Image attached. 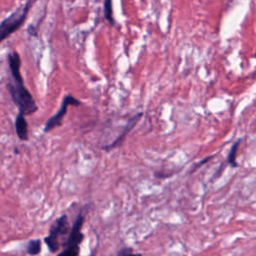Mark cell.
<instances>
[{
	"mask_svg": "<svg viewBox=\"0 0 256 256\" xmlns=\"http://www.w3.org/2000/svg\"><path fill=\"white\" fill-rule=\"evenodd\" d=\"M142 115H143V113H142V112H139V113H137V114L131 116L129 119H128V121H127L125 127H124L123 131H122L111 143H109V144H107V145H105V146H102L101 149L104 150V151L109 152V151H111V150L117 148L118 146H120V145L124 142V140L126 139L127 134L129 133V132L133 129V128L136 126L137 122L140 120V118L142 117Z\"/></svg>",
	"mask_w": 256,
	"mask_h": 256,
	"instance_id": "8992f818",
	"label": "cell"
},
{
	"mask_svg": "<svg viewBox=\"0 0 256 256\" xmlns=\"http://www.w3.org/2000/svg\"><path fill=\"white\" fill-rule=\"evenodd\" d=\"M241 138L237 139L231 146V149L228 153V156H227V162L228 164L232 167V168H236L238 167V164H237V161H236V153H237V150L239 148V145L241 143Z\"/></svg>",
	"mask_w": 256,
	"mask_h": 256,
	"instance_id": "ba28073f",
	"label": "cell"
},
{
	"mask_svg": "<svg viewBox=\"0 0 256 256\" xmlns=\"http://www.w3.org/2000/svg\"><path fill=\"white\" fill-rule=\"evenodd\" d=\"M94 253H95V251H92V252H91V254H90L89 256H93V255H94Z\"/></svg>",
	"mask_w": 256,
	"mask_h": 256,
	"instance_id": "9a60e30c",
	"label": "cell"
},
{
	"mask_svg": "<svg viewBox=\"0 0 256 256\" xmlns=\"http://www.w3.org/2000/svg\"><path fill=\"white\" fill-rule=\"evenodd\" d=\"M35 0H27L26 3L18 7L7 18L0 23V43L17 31L25 22L27 14Z\"/></svg>",
	"mask_w": 256,
	"mask_h": 256,
	"instance_id": "277c9868",
	"label": "cell"
},
{
	"mask_svg": "<svg viewBox=\"0 0 256 256\" xmlns=\"http://www.w3.org/2000/svg\"><path fill=\"white\" fill-rule=\"evenodd\" d=\"M87 214L86 207L79 211L72 227L70 228V232L67 236V239L62 244L64 249L59 252L55 256H79L80 254V245L84 239V235L82 233V227L85 221V216Z\"/></svg>",
	"mask_w": 256,
	"mask_h": 256,
	"instance_id": "7a4b0ae2",
	"label": "cell"
},
{
	"mask_svg": "<svg viewBox=\"0 0 256 256\" xmlns=\"http://www.w3.org/2000/svg\"><path fill=\"white\" fill-rule=\"evenodd\" d=\"M15 131L17 134V137L21 141H27L29 138L28 134V124L25 119V115L22 113H18L15 119Z\"/></svg>",
	"mask_w": 256,
	"mask_h": 256,
	"instance_id": "52a82bcc",
	"label": "cell"
},
{
	"mask_svg": "<svg viewBox=\"0 0 256 256\" xmlns=\"http://www.w3.org/2000/svg\"><path fill=\"white\" fill-rule=\"evenodd\" d=\"M80 104H81L80 100L76 99L75 97H73V96H71V95L64 96L63 99H62L61 106H60L59 110H58L52 117H50V118L46 121L43 131H44L45 133H47V132H50L51 130H53L54 128L62 126V124H63V119H64V116H65L66 113H67L68 106H69V105L79 106Z\"/></svg>",
	"mask_w": 256,
	"mask_h": 256,
	"instance_id": "5b68a950",
	"label": "cell"
},
{
	"mask_svg": "<svg viewBox=\"0 0 256 256\" xmlns=\"http://www.w3.org/2000/svg\"><path fill=\"white\" fill-rule=\"evenodd\" d=\"M70 228L71 226L69 223V219L66 214H62L54 221L49 229V234L46 237H44V242L51 253L58 252L60 246H62L61 239L63 240V244L67 239V236L70 232Z\"/></svg>",
	"mask_w": 256,
	"mask_h": 256,
	"instance_id": "3957f363",
	"label": "cell"
},
{
	"mask_svg": "<svg viewBox=\"0 0 256 256\" xmlns=\"http://www.w3.org/2000/svg\"><path fill=\"white\" fill-rule=\"evenodd\" d=\"M26 252L30 256H36L41 252V240L40 239H33L30 240L27 243Z\"/></svg>",
	"mask_w": 256,
	"mask_h": 256,
	"instance_id": "9c48e42d",
	"label": "cell"
},
{
	"mask_svg": "<svg viewBox=\"0 0 256 256\" xmlns=\"http://www.w3.org/2000/svg\"><path fill=\"white\" fill-rule=\"evenodd\" d=\"M104 17L111 24L114 25L113 10H112V0H104Z\"/></svg>",
	"mask_w": 256,
	"mask_h": 256,
	"instance_id": "30bf717a",
	"label": "cell"
},
{
	"mask_svg": "<svg viewBox=\"0 0 256 256\" xmlns=\"http://www.w3.org/2000/svg\"><path fill=\"white\" fill-rule=\"evenodd\" d=\"M224 167H225V163H224V162H222L221 163V165H220V167H219V169L215 172V174L213 175V177H212V181H214L215 179H217L221 174H222V172H223V169H224Z\"/></svg>",
	"mask_w": 256,
	"mask_h": 256,
	"instance_id": "5bb4252c",
	"label": "cell"
},
{
	"mask_svg": "<svg viewBox=\"0 0 256 256\" xmlns=\"http://www.w3.org/2000/svg\"><path fill=\"white\" fill-rule=\"evenodd\" d=\"M216 156V154H212V155H209V156H207V157H205V158H203L201 161H199V162H197V163H195L193 166L191 167V169L189 170V172H188V174H192V173H194L196 170H198L200 167H202L203 165H205L206 163H208L209 161H211V160L214 158Z\"/></svg>",
	"mask_w": 256,
	"mask_h": 256,
	"instance_id": "8fae6325",
	"label": "cell"
},
{
	"mask_svg": "<svg viewBox=\"0 0 256 256\" xmlns=\"http://www.w3.org/2000/svg\"><path fill=\"white\" fill-rule=\"evenodd\" d=\"M9 69L13 81L7 83L6 88L11 96L13 103L18 107L19 112L23 115H31L38 110V106L33 96L25 87L21 73V59L16 51H12L8 55Z\"/></svg>",
	"mask_w": 256,
	"mask_h": 256,
	"instance_id": "6da1fadb",
	"label": "cell"
},
{
	"mask_svg": "<svg viewBox=\"0 0 256 256\" xmlns=\"http://www.w3.org/2000/svg\"><path fill=\"white\" fill-rule=\"evenodd\" d=\"M116 256H142V254L135 253L131 247H123L117 252Z\"/></svg>",
	"mask_w": 256,
	"mask_h": 256,
	"instance_id": "7c38bea8",
	"label": "cell"
},
{
	"mask_svg": "<svg viewBox=\"0 0 256 256\" xmlns=\"http://www.w3.org/2000/svg\"><path fill=\"white\" fill-rule=\"evenodd\" d=\"M176 173H178V171H176V170H172V171H156V172H154V176L157 177V178H160V179H165V178L173 176Z\"/></svg>",
	"mask_w": 256,
	"mask_h": 256,
	"instance_id": "4fadbf2b",
	"label": "cell"
}]
</instances>
